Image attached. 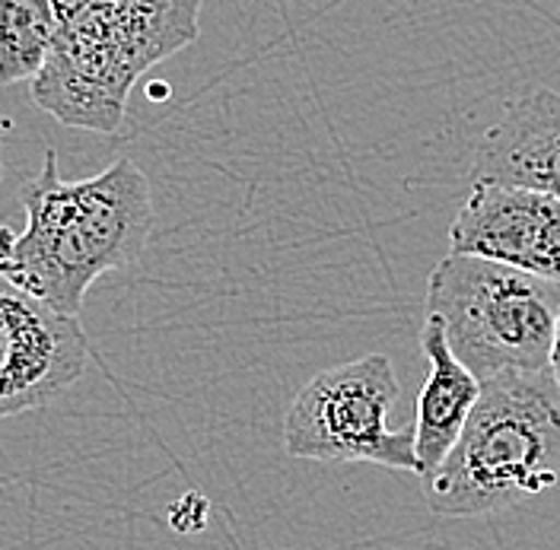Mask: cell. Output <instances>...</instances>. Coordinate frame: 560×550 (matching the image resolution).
Masks as SVG:
<instances>
[{"label":"cell","mask_w":560,"mask_h":550,"mask_svg":"<svg viewBox=\"0 0 560 550\" xmlns=\"http://www.w3.org/2000/svg\"><path fill=\"white\" fill-rule=\"evenodd\" d=\"M398 378L385 353L331 366L306 382L283 420V448L313 461H373L420 475L415 426L392 430Z\"/></svg>","instance_id":"cell-5"},{"label":"cell","mask_w":560,"mask_h":550,"mask_svg":"<svg viewBox=\"0 0 560 550\" xmlns=\"http://www.w3.org/2000/svg\"><path fill=\"white\" fill-rule=\"evenodd\" d=\"M205 0H51L55 35L30 80L33 103L68 128L115 134L150 68L201 35Z\"/></svg>","instance_id":"cell-2"},{"label":"cell","mask_w":560,"mask_h":550,"mask_svg":"<svg viewBox=\"0 0 560 550\" xmlns=\"http://www.w3.org/2000/svg\"><path fill=\"white\" fill-rule=\"evenodd\" d=\"M55 35L51 0H0V83L33 80Z\"/></svg>","instance_id":"cell-10"},{"label":"cell","mask_w":560,"mask_h":550,"mask_svg":"<svg viewBox=\"0 0 560 550\" xmlns=\"http://www.w3.org/2000/svg\"><path fill=\"white\" fill-rule=\"evenodd\" d=\"M3 134H7V125L0 121V153H3ZM0 178H3V160H0Z\"/></svg>","instance_id":"cell-12"},{"label":"cell","mask_w":560,"mask_h":550,"mask_svg":"<svg viewBox=\"0 0 560 550\" xmlns=\"http://www.w3.org/2000/svg\"><path fill=\"white\" fill-rule=\"evenodd\" d=\"M560 283L520 268L446 255L427 280V315L440 318L455 360L485 385L506 373H545Z\"/></svg>","instance_id":"cell-4"},{"label":"cell","mask_w":560,"mask_h":550,"mask_svg":"<svg viewBox=\"0 0 560 550\" xmlns=\"http://www.w3.org/2000/svg\"><path fill=\"white\" fill-rule=\"evenodd\" d=\"M86 363L90 341L80 321L0 277V420L51 405Z\"/></svg>","instance_id":"cell-6"},{"label":"cell","mask_w":560,"mask_h":550,"mask_svg":"<svg viewBox=\"0 0 560 550\" xmlns=\"http://www.w3.org/2000/svg\"><path fill=\"white\" fill-rule=\"evenodd\" d=\"M481 182L560 198V93L538 86L503 105L471 160V185Z\"/></svg>","instance_id":"cell-8"},{"label":"cell","mask_w":560,"mask_h":550,"mask_svg":"<svg viewBox=\"0 0 560 550\" xmlns=\"http://www.w3.org/2000/svg\"><path fill=\"white\" fill-rule=\"evenodd\" d=\"M420 483L440 518L490 516L558 487L560 391L548 370L485 382L453 452Z\"/></svg>","instance_id":"cell-3"},{"label":"cell","mask_w":560,"mask_h":550,"mask_svg":"<svg viewBox=\"0 0 560 550\" xmlns=\"http://www.w3.org/2000/svg\"><path fill=\"white\" fill-rule=\"evenodd\" d=\"M420 350L430 370L418 395L415 448H418L420 478H427L443 465V458L453 452L455 440L462 436L468 417L481 398V382L475 378V373H468V366L455 360L446 341V328L433 315H427L423 321Z\"/></svg>","instance_id":"cell-9"},{"label":"cell","mask_w":560,"mask_h":550,"mask_svg":"<svg viewBox=\"0 0 560 550\" xmlns=\"http://www.w3.org/2000/svg\"><path fill=\"white\" fill-rule=\"evenodd\" d=\"M548 376L555 378L560 391V312H558V325H555V341H551V356H548Z\"/></svg>","instance_id":"cell-11"},{"label":"cell","mask_w":560,"mask_h":550,"mask_svg":"<svg viewBox=\"0 0 560 550\" xmlns=\"http://www.w3.org/2000/svg\"><path fill=\"white\" fill-rule=\"evenodd\" d=\"M23 210L26 230L0 277L70 318L100 277L138 261L153 230L150 182L128 156L100 175L65 182L48 147L42 173L23 188Z\"/></svg>","instance_id":"cell-1"},{"label":"cell","mask_w":560,"mask_h":550,"mask_svg":"<svg viewBox=\"0 0 560 550\" xmlns=\"http://www.w3.org/2000/svg\"><path fill=\"white\" fill-rule=\"evenodd\" d=\"M450 251L560 283V198L523 185H471L450 226Z\"/></svg>","instance_id":"cell-7"}]
</instances>
